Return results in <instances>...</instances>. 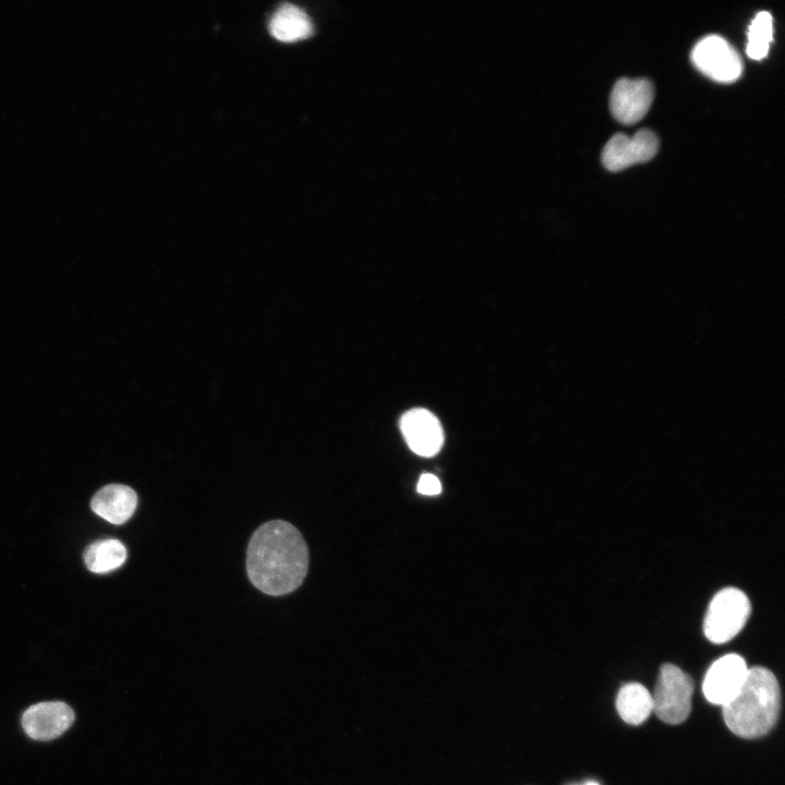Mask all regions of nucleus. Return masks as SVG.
<instances>
[{
    "instance_id": "nucleus-9",
    "label": "nucleus",
    "mask_w": 785,
    "mask_h": 785,
    "mask_svg": "<svg viewBox=\"0 0 785 785\" xmlns=\"http://www.w3.org/2000/svg\"><path fill=\"white\" fill-rule=\"evenodd\" d=\"M400 430L409 448L419 456L436 455L444 443V432L438 419L428 410L415 408L400 419Z\"/></svg>"
},
{
    "instance_id": "nucleus-6",
    "label": "nucleus",
    "mask_w": 785,
    "mask_h": 785,
    "mask_svg": "<svg viewBox=\"0 0 785 785\" xmlns=\"http://www.w3.org/2000/svg\"><path fill=\"white\" fill-rule=\"evenodd\" d=\"M659 145L656 134L648 129L639 130L632 136L616 133L603 148L602 162L609 171H620L651 160L656 155Z\"/></svg>"
},
{
    "instance_id": "nucleus-1",
    "label": "nucleus",
    "mask_w": 785,
    "mask_h": 785,
    "mask_svg": "<svg viewBox=\"0 0 785 785\" xmlns=\"http://www.w3.org/2000/svg\"><path fill=\"white\" fill-rule=\"evenodd\" d=\"M309 550L299 530L282 520L262 524L252 535L246 571L254 587L269 595L294 591L304 580Z\"/></svg>"
},
{
    "instance_id": "nucleus-5",
    "label": "nucleus",
    "mask_w": 785,
    "mask_h": 785,
    "mask_svg": "<svg viewBox=\"0 0 785 785\" xmlns=\"http://www.w3.org/2000/svg\"><path fill=\"white\" fill-rule=\"evenodd\" d=\"M691 62L705 76L718 83H733L744 70L739 52L723 37L709 35L691 50Z\"/></svg>"
},
{
    "instance_id": "nucleus-14",
    "label": "nucleus",
    "mask_w": 785,
    "mask_h": 785,
    "mask_svg": "<svg viewBox=\"0 0 785 785\" xmlns=\"http://www.w3.org/2000/svg\"><path fill=\"white\" fill-rule=\"evenodd\" d=\"M126 558L124 545L113 539L100 540L88 545L84 552V561L88 570L97 573L108 572L120 567Z\"/></svg>"
},
{
    "instance_id": "nucleus-16",
    "label": "nucleus",
    "mask_w": 785,
    "mask_h": 785,
    "mask_svg": "<svg viewBox=\"0 0 785 785\" xmlns=\"http://www.w3.org/2000/svg\"><path fill=\"white\" fill-rule=\"evenodd\" d=\"M416 491L422 495L434 496L440 493L442 484L434 474L424 473L419 479Z\"/></svg>"
},
{
    "instance_id": "nucleus-8",
    "label": "nucleus",
    "mask_w": 785,
    "mask_h": 785,
    "mask_svg": "<svg viewBox=\"0 0 785 785\" xmlns=\"http://www.w3.org/2000/svg\"><path fill=\"white\" fill-rule=\"evenodd\" d=\"M654 98L653 84L647 78H619L612 90L609 109L620 123L630 125L649 111Z\"/></svg>"
},
{
    "instance_id": "nucleus-3",
    "label": "nucleus",
    "mask_w": 785,
    "mask_h": 785,
    "mask_svg": "<svg viewBox=\"0 0 785 785\" xmlns=\"http://www.w3.org/2000/svg\"><path fill=\"white\" fill-rule=\"evenodd\" d=\"M750 613V601L741 590L722 589L713 596L705 613L704 636L712 643H725L744 628Z\"/></svg>"
},
{
    "instance_id": "nucleus-11",
    "label": "nucleus",
    "mask_w": 785,
    "mask_h": 785,
    "mask_svg": "<svg viewBox=\"0 0 785 785\" xmlns=\"http://www.w3.org/2000/svg\"><path fill=\"white\" fill-rule=\"evenodd\" d=\"M137 505L136 493L122 484L100 488L92 498L93 511L107 521L120 524L131 518Z\"/></svg>"
},
{
    "instance_id": "nucleus-2",
    "label": "nucleus",
    "mask_w": 785,
    "mask_h": 785,
    "mask_svg": "<svg viewBox=\"0 0 785 785\" xmlns=\"http://www.w3.org/2000/svg\"><path fill=\"white\" fill-rule=\"evenodd\" d=\"M722 708L733 734L746 739L766 735L776 724L781 709L776 677L763 666L748 668L740 689Z\"/></svg>"
},
{
    "instance_id": "nucleus-12",
    "label": "nucleus",
    "mask_w": 785,
    "mask_h": 785,
    "mask_svg": "<svg viewBox=\"0 0 785 785\" xmlns=\"http://www.w3.org/2000/svg\"><path fill=\"white\" fill-rule=\"evenodd\" d=\"M269 32L278 40L292 43L305 39L313 33V24L300 8L285 3L277 9L269 22Z\"/></svg>"
},
{
    "instance_id": "nucleus-4",
    "label": "nucleus",
    "mask_w": 785,
    "mask_h": 785,
    "mask_svg": "<svg viewBox=\"0 0 785 785\" xmlns=\"http://www.w3.org/2000/svg\"><path fill=\"white\" fill-rule=\"evenodd\" d=\"M692 692L691 677L674 664H664L652 696L653 711L667 724H680L690 714Z\"/></svg>"
},
{
    "instance_id": "nucleus-13",
    "label": "nucleus",
    "mask_w": 785,
    "mask_h": 785,
    "mask_svg": "<svg viewBox=\"0 0 785 785\" xmlns=\"http://www.w3.org/2000/svg\"><path fill=\"white\" fill-rule=\"evenodd\" d=\"M616 709L624 722L639 725L653 712L652 695L639 683L626 684L617 693Z\"/></svg>"
},
{
    "instance_id": "nucleus-10",
    "label": "nucleus",
    "mask_w": 785,
    "mask_h": 785,
    "mask_svg": "<svg viewBox=\"0 0 785 785\" xmlns=\"http://www.w3.org/2000/svg\"><path fill=\"white\" fill-rule=\"evenodd\" d=\"M73 710L61 701H46L29 706L22 716L24 732L36 740H51L70 728Z\"/></svg>"
},
{
    "instance_id": "nucleus-15",
    "label": "nucleus",
    "mask_w": 785,
    "mask_h": 785,
    "mask_svg": "<svg viewBox=\"0 0 785 785\" xmlns=\"http://www.w3.org/2000/svg\"><path fill=\"white\" fill-rule=\"evenodd\" d=\"M747 56L753 60L763 59L773 40V21L766 11L759 12L748 27Z\"/></svg>"
},
{
    "instance_id": "nucleus-17",
    "label": "nucleus",
    "mask_w": 785,
    "mask_h": 785,
    "mask_svg": "<svg viewBox=\"0 0 785 785\" xmlns=\"http://www.w3.org/2000/svg\"><path fill=\"white\" fill-rule=\"evenodd\" d=\"M580 785H600V784H599L597 782H595V781H588V782H585V783H583V784H580Z\"/></svg>"
},
{
    "instance_id": "nucleus-7",
    "label": "nucleus",
    "mask_w": 785,
    "mask_h": 785,
    "mask_svg": "<svg viewBox=\"0 0 785 785\" xmlns=\"http://www.w3.org/2000/svg\"><path fill=\"white\" fill-rule=\"evenodd\" d=\"M748 673L742 656L729 653L709 667L702 684L705 699L712 704H726L740 689Z\"/></svg>"
}]
</instances>
